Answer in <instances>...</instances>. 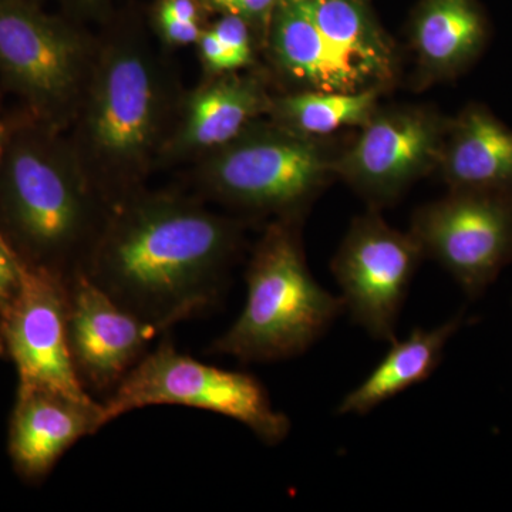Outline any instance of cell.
Returning a JSON list of instances; mask_svg holds the SVG:
<instances>
[{"instance_id": "17", "label": "cell", "mask_w": 512, "mask_h": 512, "mask_svg": "<svg viewBox=\"0 0 512 512\" xmlns=\"http://www.w3.org/2000/svg\"><path fill=\"white\" fill-rule=\"evenodd\" d=\"M436 174L450 191L512 192V128L485 104H466L448 120Z\"/></svg>"}, {"instance_id": "7", "label": "cell", "mask_w": 512, "mask_h": 512, "mask_svg": "<svg viewBox=\"0 0 512 512\" xmlns=\"http://www.w3.org/2000/svg\"><path fill=\"white\" fill-rule=\"evenodd\" d=\"M104 423L150 406H184L245 424L268 446L284 441L291 421L255 376L198 362L164 340L131 369L103 403Z\"/></svg>"}, {"instance_id": "15", "label": "cell", "mask_w": 512, "mask_h": 512, "mask_svg": "<svg viewBox=\"0 0 512 512\" xmlns=\"http://www.w3.org/2000/svg\"><path fill=\"white\" fill-rule=\"evenodd\" d=\"M491 36L490 18L478 0H420L407 36L413 90L460 79L483 57Z\"/></svg>"}, {"instance_id": "8", "label": "cell", "mask_w": 512, "mask_h": 512, "mask_svg": "<svg viewBox=\"0 0 512 512\" xmlns=\"http://www.w3.org/2000/svg\"><path fill=\"white\" fill-rule=\"evenodd\" d=\"M450 117L424 104L377 109L333 163L336 178L348 184L369 208L380 211L412 185L436 173Z\"/></svg>"}, {"instance_id": "14", "label": "cell", "mask_w": 512, "mask_h": 512, "mask_svg": "<svg viewBox=\"0 0 512 512\" xmlns=\"http://www.w3.org/2000/svg\"><path fill=\"white\" fill-rule=\"evenodd\" d=\"M106 426L103 404L18 384L9 423V456L25 480H43L80 440Z\"/></svg>"}, {"instance_id": "3", "label": "cell", "mask_w": 512, "mask_h": 512, "mask_svg": "<svg viewBox=\"0 0 512 512\" xmlns=\"http://www.w3.org/2000/svg\"><path fill=\"white\" fill-rule=\"evenodd\" d=\"M109 211L64 131L23 109L6 117L0 237L22 264L69 278L83 268Z\"/></svg>"}, {"instance_id": "25", "label": "cell", "mask_w": 512, "mask_h": 512, "mask_svg": "<svg viewBox=\"0 0 512 512\" xmlns=\"http://www.w3.org/2000/svg\"><path fill=\"white\" fill-rule=\"evenodd\" d=\"M22 262L0 237V315L15 298L22 279Z\"/></svg>"}, {"instance_id": "18", "label": "cell", "mask_w": 512, "mask_h": 512, "mask_svg": "<svg viewBox=\"0 0 512 512\" xmlns=\"http://www.w3.org/2000/svg\"><path fill=\"white\" fill-rule=\"evenodd\" d=\"M329 45L367 87L389 92L397 83L400 57L367 0H302Z\"/></svg>"}, {"instance_id": "27", "label": "cell", "mask_w": 512, "mask_h": 512, "mask_svg": "<svg viewBox=\"0 0 512 512\" xmlns=\"http://www.w3.org/2000/svg\"><path fill=\"white\" fill-rule=\"evenodd\" d=\"M77 5L82 6L83 9L92 10L97 9L103 3V0H74Z\"/></svg>"}, {"instance_id": "12", "label": "cell", "mask_w": 512, "mask_h": 512, "mask_svg": "<svg viewBox=\"0 0 512 512\" xmlns=\"http://www.w3.org/2000/svg\"><path fill=\"white\" fill-rule=\"evenodd\" d=\"M67 333L84 389L111 393L163 330L128 312L79 269L67 278Z\"/></svg>"}, {"instance_id": "30", "label": "cell", "mask_w": 512, "mask_h": 512, "mask_svg": "<svg viewBox=\"0 0 512 512\" xmlns=\"http://www.w3.org/2000/svg\"><path fill=\"white\" fill-rule=\"evenodd\" d=\"M32 2L40 3V0H32Z\"/></svg>"}, {"instance_id": "21", "label": "cell", "mask_w": 512, "mask_h": 512, "mask_svg": "<svg viewBox=\"0 0 512 512\" xmlns=\"http://www.w3.org/2000/svg\"><path fill=\"white\" fill-rule=\"evenodd\" d=\"M211 30L228 50L238 70L254 66L255 43H258V40L248 22L238 16L221 15V18L211 26Z\"/></svg>"}, {"instance_id": "5", "label": "cell", "mask_w": 512, "mask_h": 512, "mask_svg": "<svg viewBox=\"0 0 512 512\" xmlns=\"http://www.w3.org/2000/svg\"><path fill=\"white\" fill-rule=\"evenodd\" d=\"M338 153L323 138L266 117L198 157L195 183L205 198L232 210L305 220L313 201L336 180Z\"/></svg>"}, {"instance_id": "23", "label": "cell", "mask_w": 512, "mask_h": 512, "mask_svg": "<svg viewBox=\"0 0 512 512\" xmlns=\"http://www.w3.org/2000/svg\"><path fill=\"white\" fill-rule=\"evenodd\" d=\"M197 47L205 76L214 77L220 76V74L239 72L228 50L225 49L211 28L202 30Z\"/></svg>"}, {"instance_id": "11", "label": "cell", "mask_w": 512, "mask_h": 512, "mask_svg": "<svg viewBox=\"0 0 512 512\" xmlns=\"http://www.w3.org/2000/svg\"><path fill=\"white\" fill-rule=\"evenodd\" d=\"M0 335L19 384L94 400L84 389L67 333V278L23 264L15 298L0 315Z\"/></svg>"}, {"instance_id": "22", "label": "cell", "mask_w": 512, "mask_h": 512, "mask_svg": "<svg viewBox=\"0 0 512 512\" xmlns=\"http://www.w3.org/2000/svg\"><path fill=\"white\" fill-rule=\"evenodd\" d=\"M279 0H201L208 9L221 15H234L242 18L254 30L256 40L265 45L269 23Z\"/></svg>"}, {"instance_id": "20", "label": "cell", "mask_w": 512, "mask_h": 512, "mask_svg": "<svg viewBox=\"0 0 512 512\" xmlns=\"http://www.w3.org/2000/svg\"><path fill=\"white\" fill-rule=\"evenodd\" d=\"M383 90L316 92L299 90L274 96L268 119L305 136L325 138L343 128H360L372 119Z\"/></svg>"}, {"instance_id": "28", "label": "cell", "mask_w": 512, "mask_h": 512, "mask_svg": "<svg viewBox=\"0 0 512 512\" xmlns=\"http://www.w3.org/2000/svg\"><path fill=\"white\" fill-rule=\"evenodd\" d=\"M6 137V117L0 113V158H2L3 146H5Z\"/></svg>"}, {"instance_id": "10", "label": "cell", "mask_w": 512, "mask_h": 512, "mask_svg": "<svg viewBox=\"0 0 512 512\" xmlns=\"http://www.w3.org/2000/svg\"><path fill=\"white\" fill-rule=\"evenodd\" d=\"M424 259L416 238L393 228L377 210L350 224L330 264L346 311L373 339L396 340V325L414 274Z\"/></svg>"}, {"instance_id": "24", "label": "cell", "mask_w": 512, "mask_h": 512, "mask_svg": "<svg viewBox=\"0 0 512 512\" xmlns=\"http://www.w3.org/2000/svg\"><path fill=\"white\" fill-rule=\"evenodd\" d=\"M156 29L165 45L173 47L197 45L204 30L201 23L184 22L161 10H156Z\"/></svg>"}, {"instance_id": "16", "label": "cell", "mask_w": 512, "mask_h": 512, "mask_svg": "<svg viewBox=\"0 0 512 512\" xmlns=\"http://www.w3.org/2000/svg\"><path fill=\"white\" fill-rule=\"evenodd\" d=\"M264 49L275 72L292 92H357L362 77L329 45L302 0H279L269 23Z\"/></svg>"}, {"instance_id": "29", "label": "cell", "mask_w": 512, "mask_h": 512, "mask_svg": "<svg viewBox=\"0 0 512 512\" xmlns=\"http://www.w3.org/2000/svg\"><path fill=\"white\" fill-rule=\"evenodd\" d=\"M5 343H3L2 335H0V356L5 355Z\"/></svg>"}, {"instance_id": "6", "label": "cell", "mask_w": 512, "mask_h": 512, "mask_svg": "<svg viewBox=\"0 0 512 512\" xmlns=\"http://www.w3.org/2000/svg\"><path fill=\"white\" fill-rule=\"evenodd\" d=\"M97 40L32 0H0V83L20 109L66 133L82 103Z\"/></svg>"}, {"instance_id": "1", "label": "cell", "mask_w": 512, "mask_h": 512, "mask_svg": "<svg viewBox=\"0 0 512 512\" xmlns=\"http://www.w3.org/2000/svg\"><path fill=\"white\" fill-rule=\"evenodd\" d=\"M244 244V224L202 202L146 188L113 205L82 271L161 330L214 306Z\"/></svg>"}, {"instance_id": "19", "label": "cell", "mask_w": 512, "mask_h": 512, "mask_svg": "<svg viewBox=\"0 0 512 512\" xmlns=\"http://www.w3.org/2000/svg\"><path fill=\"white\" fill-rule=\"evenodd\" d=\"M463 318V313H458L439 328H414L406 339L394 340L392 349L365 382L342 400L338 413L363 416L409 387L429 379L443 360L448 340L463 325Z\"/></svg>"}, {"instance_id": "9", "label": "cell", "mask_w": 512, "mask_h": 512, "mask_svg": "<svg viewBox=\"0 0 512 512\" xmlns=\"http://www.w3.org/2000/svg\"><path fill=\"white\" fill-rule=\"evenodd\" d=\"M410 234L471 299L512 264V192L450 191L414 211Z\"/></svg>"}, {"instance_id": "2", "label": "cell", "mask_w": 512, "mask_h": 512, "mask_svg": "<svg viewBox=\"0 0 512 512\" xmlns=\"http://www.w3.org/2000/svg\"><path fill=\"white\" fill-rule=\"evenodd\" d=\"M183 96L170 67L141 33L119 29L97 40L92 74L66 136L110 208L146 188Z\"/></svg>"}, {"instance_id": "4", "label": "cell", "mask_w": 512, "mask_h": 512, "mask_svg": "<svg viewBox=\"0 0 512 512\" xmlns=\"http://www.w3.org/2000/svg\"><path fill=\"white\" fill-rule=\"evenodd\" d=\"M301 218H278L252 251L245 281L247 301L210 352L244 363L276 362L302 355L346 311L313 278L303 251Z\"/></svg>"}, {"instance_id": "26", "label": "cell", "mask_w": 512, "mask_h": 512, "mask_svg": "<svg viewBox=\"0 0 512 512\" xmlns=\"http://www.w3.org/2000/svg\"><path fill=\"white\" fill-rule=\"evenodd\" d=\"M201 0H160L157 10L184 22L201 23Z\"/></svg>"}, {"instance_id": "13", "label": "cell", "mask_w": 512, "mask_h": 512, "mask_svg": "<svg viewBox=\"0 0 512 512\" xmlns=\"http://www.w3.org/2000/svg\"><path fill=\"white\" fill-rule=\"evenodd\" d=\"M272 99L258 73L231 72L207 77L197 89L184 94L160 163L197 160L224 146L249 124L268 117Z\"/></svg>"}]
</instances>
